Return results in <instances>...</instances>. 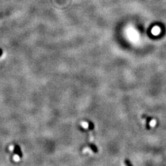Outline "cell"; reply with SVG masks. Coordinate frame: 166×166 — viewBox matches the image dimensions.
Listing matches in <instances>:
<instances>
[{"instance_id": "obj_1", "label": "cell", "mask_w": 166, "mask_h": 166, "mask_svg": "<svg viewBox=\"0 0 166 166\" xmlns=\"http://www.w3.org/2000/svg\"><path fill=\"white\" fill-rule=\"evenodd\" d=\"M161 32V29L159 27H154L152 30V33L154 35H158Z\"/></svg>"}]
</instances>
